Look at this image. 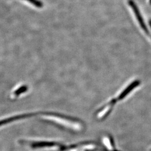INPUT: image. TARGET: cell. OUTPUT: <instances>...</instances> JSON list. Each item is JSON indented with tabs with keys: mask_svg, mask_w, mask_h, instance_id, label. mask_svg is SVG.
Masks as SVG:
<instances>
[{
	"mask_svg": "<svg viewBox=\"0 0 151 151\" xmlns=\"http://www.w3.org/2000/svg\"><path fill=\"white\" fill-rule=\"evenodd\" d=\"M27 90V87H22V88H19V90H17L15 92V94H16V95H19L21 94L23 92Z\"/></svg>",
	"mask_w": 151,
	"mask_h": 151,
	"instance_id": "5b68a950",
	"label": "cell"
},
{
	"mask_svg": "<svg viewBox=\"0 0 151 151\" xmlns=\"http://www.w3.org/2000/svg\"><path fill=\"white\" fill-rule=\"evenodd\" d=\"M32 114H24V115H17V116H13V117H11V118H9L7 119H4L3 120L0 121V126H2L4 124L10 123L12 122L15 121L16 120H19V119H23V118H29L30 116H32Z\"/></svg>",
	"mask_w": 151,
	"mask_h": 151,
	"instance_id": "6da1fadb",
	"label": "cell"
},
{
	"mask_svg": "<svg viewBox=\"0 0 151 151\" xmlns=\"http://www.w3.org/2000/svg\"><path fill=\"white\" fill-rule=\"evenodd\" d=\"M139 81H135L133 83H132L131 85H130L129 86L127 87V88L124 90V91L120 95V96L118 97V99L119 100L123 99L130 92L132 91L134 89V88H135L138 85H139Z\"/></svg>",
	"mask_w": 151,
	"mask_h": 151,
	"instance_id": "7a4b0ae2",
	"label": "cell"
},
{
	"mask_svg": "<svg viewBox=\"0 0 151 151\" xmlns=\"http://www.w3.org/2000/svg\"><path fill=\"white\" fill-rule=\"evenodd\" d=\"M29 2L32 3L34 5L38 7H42L43 6V4L41 2H40L38 0H27Z\"/></svg>",
	"mask_w": 151,
	"mask_h": 151,
	"instance_id": "277c9868",
	"label": "cell"
},
{
	"mask_svg": "<svg viewBox=\"0 0 151 151\" xmlns=\"http://www.w3.org/2000/svg\"><path fill=\"white\" fill-rule=\"evenodd\" d=\"M56 145V143H52V142H35L32 143V147L33 148H42V147H52V146Z\"/></svg>",
	"mask_w": 151,
	"mask_h": 151,
	"instance_id": "3957f363",
	"label": "cell"
},
{
	"mask_svg": "<svg viewBox=\"0 0 151 151\" xmlns=\"http://www.w3.org/2000/svg\"><path fill=\"white\" fill-rule=\"evenodd\" d=\"M150 3L151 4V0H150Z\"/></svg>",
	"mask_w": 151,
	"mask_h": 151,
	"instance_id": "8992f818",
	"label": "cell"
}]
</instances>
